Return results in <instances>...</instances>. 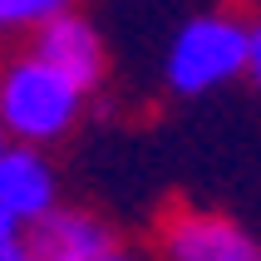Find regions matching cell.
I'll list each match as a JSON object with an SVG mask.
<instances>
[{
  "instance_id": "6da1fadb",
  "label": "cell",
  "mask_w": 261,
  "mask_h": 261,
  "mask_svg": "<svg viewBox=\"0 0 261 261\" xmlns=\"http://www.w3.org/2000/svg\"><path fill=\"white\" fill-rule=\"evenodd\" d=\"M84 109V89L59 74L35 49L0 69V128L15 143H55L74 128Z\"/></svg>"
},
{
  "instance_id": "7a4b0ae2",
  "label": "cell",
  "mask_w": 261,
  "mask_h": 261,
  "mask_svg": "<svg viewBox=\"0 0 261 261\" xmlns=\"http://www.w3.org/2000/svg\"><path fill=\"white\" fill-rule=\"evenodd\" d=\"M247 20L227 10L188 20L168 49V84L177 94H212L237 74H247Z\"/></svg>"
},
{
  "instance_id": "3957f363",
  "label": "cell",
  "mask_w": 261,
  "mask_h": 261,
  "mask_svg": "<svg viewBox=\"0 0 261 261\" xmlns=\"http://www.w3.org/2000/svg\"><path fill=\"white\" fill-rule=\"evenodd\" d=\"M163 256L168 261H261V247L232 217L182 212L163 227Z\"/></svg>"
},
{
  "instance_id": "277c9868",
  "label": "cell",
  "mask_w": 261,
  "mask_h": 261,
  "mask_svg": "<svg viewBox=\"0 0 261 261\" xmlns=\"http://www.w3.org/2000/svg\"><path fill=\"white\" fill-rule=\"evenodd\" d=\"M30 49L40 59H49L59 74H69L84 94L103 79V44H99V35H94V25H89L84 15H74V10H59V15H49V20H40Z\"/></svg>"
},
{
  "instance_id": "5b68a950",
  "label": "cell",
  "mask_w": 261,
  "mask_h": 261,
  "mask_svg": "<svg viewBox=\"0 0 261 261\" xmlns=\"http://www.w3.org/2000/svg\"><path fill=\"white\" fill-rule=\"evenodd\" d=\"M25 242L40 261H99L103 251L114 247V237L94 212L79 207H49L44 217H35L25 227Z\"/></svg>"
},
{
  "instance_id": "8992f818",
  "label": "cell",
  "mask_w": 261,
  "mask_h": 261,
  "mask_svg": "<svg viewBox=\"0 0 261 261\" xmlns=\"http://www.w3.org/2000/svg\"><path fill=\"white\" fill-rule=\"evenodd\" d=\"M55 202H59V188H55L49 158L35 143H5V153H0V207H10L30 227Z\"/></svg>"
},
{
  "instance_id": "52a82bcc",
  "label": "cell",
  "mask_w": 261,
  "mask_h": 261,
  "mask_svg": "<svg viewBox=\"0 0 261 261\" xmlns=\"http://www.w3.org/2000/svg\"><path fill=\"white\" fill-rule=\"evenodd\" d=\"M74 0H0V35H15V30H35L40 20L69 10Z\"/></svg>"
},
{
  "instance_id": "ba28073f",
  "label": "cell",
  "mask_w": 261,
  "mask_h": 261,
  "mask_svg": "<svg viewBox=\"0 0 261 261\" xmlns=\"http://www.w3.org/2000/svg\"><path fill=\"white\" fill-rule=\"evenodd\" d=\"M20 237H25V222L15 217L10 207H0V251H5V247H15Z\"/></svg>"
},
{
  "instance_id": "9c48e42d",
  "label": "cell",
  "mask_w": 261,
  "mask_h": 261,
  "mask_svg": "<svg viewBox=\"0 0 261 261\" xmlns=\"http://www.w3.org/2000/svg\"><path fill=\"white\" fill-rule=\"evenodd\" d=\"M247 74L261 84V20L247 30Z\"/></svg>"
},
{
  "instance_id": "30bf717a",
  "label": "cell",
  "mask_w": 261,
  "mask_h": 261,
  "mask_svg": "<svg viewBox=\"0 0 261 261\" xmlns=\"http://www.w3.org/2000/svg\"><path fill=\"white\" fill-rule=\"evenodd\" d=\"M0 261H40V256H35V251H30V242L20 237L15 247H5V251H0Z\"/></svg>"
},
{
  "instance_id": "8fae6325",
  "label": "cell",
  "mask_w": 261,
  "mask_h": 261,
  "mask_svg": "<svg viewBox=\"0 0 261 261\" xmlns=\"http://www.w3.org/2000/svg\"><path fill=\"white\" fill-rule=\"evenodd\" d=\"M99 261H138V256H128V251H118V247H109V251H103Z\"/></svg>"
},
{
  "instance_id": "7c38bea8",
  "label": "cell",
  "mask_w": 261,
  "mask_h": 261,
  "mask_svg": "<svg viewBox=\"0 0 261 261\" xmlns=\"http://www.w3.org/2000/svg\"><path fill=\"white\" fill-rule=\"evenodd\" d=\"M5 138H10V133H5V128H0V153H5Z\"/></svg>"
}]
</instances>
